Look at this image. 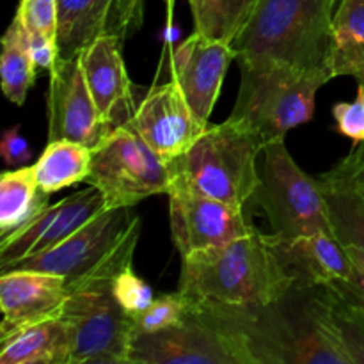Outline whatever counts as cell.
<instances>
[{
    "mask_svg": "<svg viewBox=\"0 0 364 364\" xmlns=\"http://www.w3.org/2000/svg\"><path fill=\"white\" fill-rule=\"evenodd\" d=\"M0 343L2 364H71V334L60 316L32 323Z\"/></svg>",
    "mask_w": 364,
    "mask_h": 364,
    "instance_id": "21",
    "label": "cell"
},
{
    "mask_svg": "<svg viewBox=\"0 0 364 364\" xmlns=\"http://www.w3.org/2000/svg\"><path fill=\"white\" fill-rule=\"evenodd\" d=\"M333 116L336 132L354 144L364 142V84H359L354 102H340L333 107Z\"/></svg>",
    "mask_w": 364,
    "mask_h": 364,
    "instance_id": "31",
    "label": "cell"
},
{
    "mask_svg": "<svg viewBox=\"0 0 364 364\" xmlns=\"http://www.w3.org/2000/svg\"><path fill=\"white\" fill-rule=\"evenodd\" d=\"M348 255H350L352 263H354V274L348 281H341V283H334L340 290L354 297L359 304L364 306V252L359 249L348 247Z\"/></svg>",
    "mask_w": 364,
    "mask_h": 364,
    "instance_id": "34",
    "label": "cell"
},
{
    "mask_svg": "<svg viewBox=\"0 0 364 364\" xmlns=\"http://www.w3.org/2000/svg\"><path fill=\"white\" fill-rule=\"evenodd\" d=\"M130 123L167 164L187 151L206 130L173 78L144 89L141 98L137 96Z\"/></svg>",
    "mask_w": 364,
    "mask_h": 364,
    "instance_id": "15",
    "label": "cell"
},
{
    "mask_svg": "<svg viewBox=\"0 0 364 364\" xmlns=\"http://www.w3.org/2000/svg\"><path fill=\"white\" fill-rule=\"evenodd\" d=\"M27 43H28V50H31L32 59H34L36 68H38V70L52 71V68L55 66L57 59H59L57 43L53 41V39L46 38V36L28 34V32H27Z\"/></svg>",
    "mask_w": 364,
    "mask_h": 364,
    "instance_id": "33",
    "label": "cell"
},
{
    "mask_svg": "<svg viewBox=\"0 0 364 364\" xmlns=\"http://www.w3.org/2000/svg\"><path fill=\"white\" fill-rule=\"evenodd\" d=\"M167 198L171 233L181 258L245 237L255 228L249 224L244 206L217 201L180 187H171Z\"/></svg>",
    "mask_w": 364,
    "mask_h": 364,
    "instance_id": "12",
    "label": "cell"
},
{
    "mask_svg": "<svg viewBox=\"0 0 364 364\" xmlns=\"http://www.w3.org/2000/svg\"><path fill=\"white\" fill-rule=\"evenodd\" d=\"M142 20V0H57V52L70 59L105 36L124 41Z\"/></svg>",
    "mask_w": 364,
    "mask_h": 364,
    "instance_id": "14",
    "label": "cell"
},
{
    "mask_svg": "<svg viewBox=\"0 0 364 364\" xmlns=\"http://www.w3.org/2000/svg\"><path fill=\"white\" fill-rule=\"evenodd\" d=\"M336 0H258L230 43L238 64H287L331 78Z\"/></svg>",
    "mask_w": 364,
    "mask_h": 364,
    "instance_id": "3",
    "label": "cell"
},
{
    "mask_svg": "<svg viewBox=\"0 0 364 364\" xmlns=\"http://www.w3.org/2000/svg\"><path fill=\"white\" fill-rule=\"evenodd\" d=\"M16 18L28 34L46 36L57 43V0H20Z\"/></svg>",
    "mask_w": 364,
    "mask_h": 364,
    "instance_id": "30",
    "label": "cell"
},
{
    "mask_svg": "<svg viewBox=\"0 0 364 364\" xmlns=\"http://www.w3.org/2000/svg\"><path fill=\"white\" fill-rule=\"evenodd\" d=\"M112 290L117 302L123 306V309L130 316L144 311L155 301V295H153L151 288L134 272L132 265L117 274L112 283Z\"/></svg>",
    "mask_w": 364,
    "mask_h": 364,
    "instance_id": "29",
    "label": "cell"
},
{
    "mask_svg": "<svg viewBox=\"0 0 364 364\" xmlns=\"http://www.w3.org/2000/svg\"><path fill=\"white\" fill-rule=\"evenodd\" d=\"M66 277L39 270L13 269L0 276V340L43 320L60 316L70 297Z\"/></svg>",
    "mask_w": 364,
    "mask_h": 364,
    "instance_id": "17",
    "label": "cell"
},
{
    "mask_svg": "<svg viewBox=\"0 0 364 364\" xmlns=\"http://www.w3.org/2000/svg\"><path fill=\"white\" fill-rule=\"evenodd\" d=\"M269 242L297 287H327L348 281L354 274L348 249L333 235L283 238L270 233Z\"/></svg>",
    "mask_w": 364,
    "mask_h": 364,
    "instance_id": "18",
    "label": "cell"
},
{
    "mask_svg": "<svg viewBox=\"0 0 364 364\" xmlns=\"http://www.w3.org/2000/svg\"><path fill=\"white\" fill-rule=\"evenodd\" d=\"M333 78L287 64H240V89L231 117L251 128L263 144L284 139L315 114L320 87Z\"/></svg>",
    "mask_w": 364,
    "mask_h": 364,
    "instance_id": "5",
    "label": "cell"
},
{
    "mask_svg": "<svg viewBox=\"0 0 364 364\" xmlns=\"http://www.w3.org/2000/svg\"><path fill=\"white\" fill-rule=\"evenodd\" d=\"M119 272L109 270L70 283L60 318L71 334V364H130L134 322L112 290Z\"/></svg>",
    "mask_w": 364,
    "mask_h": 364,
    "instance_id": "6",
    "label": "cell"
},
{
    "mask_svg": "<svg viewBox=\"0 0 364 364\" xmlns=\"http://www.w3.org/2000/svg\"><path fill=\"white\" fill-rule=\"evenodd\" d=\"M87 183L102 192L105 208H134L151 196L169 192L171 171L128 121L92 149Z\"/></svg>",
    "mask_w": 364,
    "mask_h": 364,
    "instance_id": "10",
    "label": "cell"
},
{
    "mask_svg": "<svg viewBox=\"0 0 364 364\" xmlns=\"http://www.w3.org/2000/svg\"><path fill=\"white\" fill-rule=\"evenodd\" d=\"M323 302L352 364H364V306L334 284L323 287Z\"/></svg>",
    "mask_w": 364,
    "mask_h": 364,
    "instance_id": "27",
    "label": "cell"
},
{
    "mask_svg": "<svg viewBox=\"0 0 364 364\" xmlns=\"http://www.w3.org/2000/svg\"><path fill=\"white\" fill-rule=\"evenodd\" d=\"M188 311V301L183 294H166L156 297L144 311L132 316L134 333H155L181 322Z\"/></svg>",
    "mask_w": 364,
    "mask_h": 364,
    "instance_id": "28",
    "label": "cell"
},
{
    "mask_svg": "<svg viewBox=\"0 0 364 364\" xmlns=\"http://www.w3.org/2000/svg\"><path fill=\"white\" fill-rule=\"evenodd\" d=\"M123 41L114 36H105L92 41L80 53V64L87 80L89 91L103 119L114 128L128 123L137 100V89L121 57Z\"/></svg>",
    "mask_w": 364,
    "mask_h": 364,
    "instance_id": "20",
    "label": "cell"
},
{
    "mask_svg": "<svg viewBox=\"0 0 364 364\" xmlns=\"http://www.w3.org/2000/svg\"><path fill=\"white\" fill-rule=\"evenodd\" d=\"M233 59L237 57L230 43L212 39L201 32L188 36L173 52V80L180 85L196 119L203 127H208L224 77Z\"/></svg>",
    "mask_w": 364,
    "mask_h": 364,
    "instance_id": "16",
    "label": "cell"
},
{
    "mask_svg": "<svg viewBox=\"0 0 364 364\" xmlns=\"http://www.w3.org/2000/svg\"><path fill=\"white\" fill-rule=\"evenodd\" d=\"M331 73L364 84V0H341L333 16Z\"/></svg>",
    "mask_w": 364,
    "mask_h": 364,
    "instance_id": "22",
    "label": "cell"
},
{
    "mask_svg": "<svg viewBox=\"0 0 364 364\" xmlns=\"http://www.w3.org/2000/svg\"><path fill=\"white\" fill-rule=\"evenodd\" d=\"M164 2H166L167 7H169V9H171V7H173V4H174V0H164Z\"/></svg>",
    "mask_w": 364,
    "mask_h": 364,
    "instance_id": "35",
    "label": "cell"
},
{
    "mask_svg": "<svg viewBox=\"0 0 364 364\" xmlns=\"http://www.w3.org/2000/svg\"><path fill=\"white\" fill-rule=\"evenodd\" d=\"M105 210V198L96 187L75 192L48 205L32 220L2 238L0 269L13 270L18 263L50 251Z\"/></svg>",
    "mask_w": 364,
    "mask_h": 364,
    "instance_id": "13",
    "label": "cell"
},
{
    "mask_svg": "<svg viewBox=\"0 0 364 364\" xmlns=\"http://www.w3.org/2000/svg\"><path fill=\"white\" fill-rule=\"evenodd\" d=\"M263 148L251 128L230 116L224 123L206 127L187 151L171 160V187L245 206L262 181L258 155Z\"/></svg>",
    "mask_w": 364,
    "mask_h": 364,
    "instance_id": "4",
    "label": "cell"
},
{
    "mask_svg": "<svg viewBox=\"0 0 364 364\" xmlns=\"http://www.w3.org/2000/svg\"><path fill=\"white\" fill-rule=\"evenodd\" d=\"M196 32L231 43L255 11L258 0H188Z\"/></svg>",
    "mask_w": 364,
    "mask_h": 364,
    "instance_id": "26",
    "label": "cell"
},
{
    "mask_svg": "<svg viewBox=\"0 0 364 364\" xmlns=\"http://www.w3.org/2000/svg\"><path fill=\"white\" fill-rule=\"evenodd\" d=\"M50 194L41 191L32 166L6 171L0 178V235L20 230L48 206Z\"/></svg>",
    "mask_w": 364,
    "mask_h": 364,
    "instance_id": "24",
    "label": "cell"
},
{
    "mask_svg": "<svg viewBox=\"0 0 364 364\" xmlns=\"http://www.w3.org/2000/svg\"><path fill=\"white\" fill-rule=\"evenodd\" d=\"M259 176L255 201L265 212L274 235L295 238L327 233L334 237L318 181L297 166L284 139H276L263 148Z\"/></svg>",
    "mask_w": 364,
    "mask_h": 364,
    "instance_id": "9",
    "label": "cell"
},
{
    "mask_svg": "<svg viewBox=\"0 0 364 364\" xmlns=\"http://www.w3.org/2000/svg\"><path fill=\"white\" fill-rule=\"evenodd\" d=\"M188 302L240 331L258 364H352L327 316L323 287L294 284L279 301L265 306Z\"/></svg>",
    "mask_w": 364,
    "mask_h": 364,
    "instance_id": "1",
    "label": "cell"
},
{
    "mask_svg": "<svg viewBox=\"0 0 364 364\" xmlns=\"http://www.w3.org/2000/svg\"><path fill=\"white\" fill-rule=\"evenodd\" d=\"M142 224L130 208H105L50 251L27 258L14 269L39 270L66 277L70 283L132 265Z\"/></svg>",
    "mask_w": 364,
    "mask_h": 364,
    "instance_id": "7",
    "label": "cell"
},
{
    "mask_svg": "<svg viewBox=\"0 0 364 364\" xmlns=\"http://www.w3.org/2000/svg\"><path fill=\"white\" fill-rule=\"evenodd\" d=\"M0 153H2L4 162L13 169L28 166L32 159V148L27 139L20 134V128L13 127L7 128L2 134L0 141Z\"/></svg>",
    "mask_w": 364,
    "mask_h": 364,
    "instance_id": "32",
    "label": "cell"
},
{
    "mask_svg": "<svg viewBox=\"0 0 364 364\" xmlns=\"http://www.w3.org/2000/svg\"><path fill=\"white\" fill-rule=\"evenodd\" d=\"M48 141H73L95 149L110 132L112 124L103 119L89 91L80 57L57 59L50 71Z\"/></svg>",
    "mask_w": 364,
    "mask_h": 364,
    "instance_id": "11",
    "label": "cell"
},
{
    "mask_svg": "<svg viewBox=\"0 0 364 364\" xmlns=\"http://www.w3.org/2000/svg\"><path fill=\"white\" fill-rule=\"evenodd\" d=\"M36 64L27 43V32L16 16L2 38L0 84L6 98L14 105H23L28 89L36 80Z\"/></svg>",
    "mask_w": 364,
    "mask_h": 364,
    "instance_id": "25",
    "label": "cell"
},
{
    "mask_svg": "<svg viewBox=\"0 0 364 364\" xmlns=\"http://www.w3.org/2000/svg\"><path fill=\"white\" fill-rule=\"evenodd\" d=\"M291 287L269 235L252 228L245 237L181 258L178 291L192 302L265 306L279 301Z\"/></svg>",
    "mask_w": 364,
    "mask_h": 364,
    "instance_id": "2",
    "label": "cell"
},
{
    "mask_svg": "<svg viewBox=\"0 0 364 364\" xmlns=\"http://www.w3.org/2000/svg\"><path fill=\"white\" fill-rule=\"evenodd\" d=\"M92 149L73 141H48L38 162L32 164L36 181L46 194L87 181Z\"/></svg>",
    "mask_w": 364,
    "mask_h": 364,
    "instance_id": "23",
    "label": "cell"
},
{
    "mask_svg": "<svg viewBox=\"0 0 364 364\" xmlns=\"http://www.w3.org/2000/svg\"><path fill=\"white\" fill-rule=\"evenodd\" d=\"M130 364H258L244 334L188 302L180 323L134 334Z\"/></svg>",
    "mask_w": 364,
    "mask_h": 364,
    "instance_id": "8",
    "label": "cell"
},
{
    "mask_svg": "<svg viewBox=\"0 0 364 364\" xmlns=\"http://www.w3.org/2000/svg\"><path fill=\"white\" fill-rule=\"evenodd\" d=\"M333 233L345 247L364 252V142L327 173L315 176Z\"/></svg>",
    "mask_w": 364,
    "mask_h": 364,
    "instance_id": "19",
    "label": "cell"
}]
</instances>
